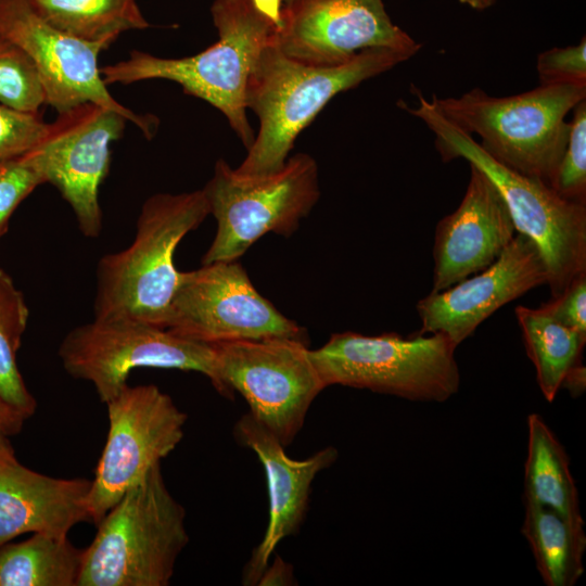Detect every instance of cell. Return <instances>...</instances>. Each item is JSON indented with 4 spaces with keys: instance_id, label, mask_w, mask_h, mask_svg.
Wrapping results in <instances>:
<instances>
[{
    "instance_id": "d4e9b609",
    "label": "cell",
    "mask_w": 586,
    "mask_h": 586,
    "mask_svg": "<svg viewBox=\"0 0 586 586\" xmlns=\"http://www.w3.org/2000/svg\"><path fill=\"white\" fill-rule=\"evenodd\" d=\"M28 316L23 293L0 267V394L27 419L36 411L37 403L18 370L16 353Z\"/></svg>"
},
{
    "instance_id": "9c48e42d",
    "label": "cell",
    "mask_w": 586,
    "mask_h": 586,
    "mask_svg": "<svg viewBox=\"0 0 586 586\" xmlns=\"http://www.w3.org/2000/svg\"><path fill=\"white\" fill-rule=\"evenodd\" d=\"M213 386L222 395L239 392L250 413L285 447L304 425L314 399L326 388L308 343L291 337L213 344Z\"/></svg>"
},
{
    "instance_id": "ffe728a7",
    "label": "cell",
    "mask_w": 586,
    "mask_h": 586,
    "mask_svg": "<svg viewBox=\"0 0 586 586\" xmlns=\"http://www.w3.org/2000/svg\"><path fill=\"white\" fill-rule=\"evenodd\" d=\"M524 502L550 508L584 523L570 458L538 413L527 416V453L524 466Z\"/></svg>"
},
{
    "instance_id": "8992f818",
    "label": "cell",
    "mask_w": 586,
    "mask_h": 586,
    "mask_svg": "<svg viewBox=\"0 0 586 586\" xmlns=\"http://www.w3.org/2000/svg\"><path fill=\"white\" fill-rule=\"evenodd\" d=\"M583 100L586 86L539 85L508 97L473 88L459 97L433 94L430 102L453 125L479 136L496 161L549 184L566 145L565 117Z\"/></svg>"
},
{
    "instance_id": "6da1fadb",
    "label": "cell",
    "mask_w": 586,
    "mask_h": 586,
    "mask_svg": "<svg viewBox=\"0 0 586 586\" xmlns=\"http://www.w3.org/2000/svg\"><path fill=\"white\" fill-rule=\"evenodd\" d=\"M273 37L260 51L246 85V109L258 117L259 130L234 168L242 177H263L281 169L297 136L334 95L410 59L392 49L374 48L342 64L315 65L284 54Z\"/></svg>"
},
{
    "instance_id": "7402d4cb",
    "label": "cell",
    "mask_w": 586,
    "mask_h": 586,
    "mask_svg": "<svg viewBox=\"0 0 586 586\" xmlns=\"http://www.w3.org/2000/svg\"><path fill=\"white\" fill-rule=\"evenodd\" d=\"M82 550L67 536L34 533L0 546V586H77Z\"/></svg>"
},
{
    "instance_id": "d6a6232c",
    "label": "cell",
    "mask_w": 586,
    "mask_h": 586,
    "mask_svg": "<svg viewBox=\"0 0 586 586\" xmlns=\"http://www.w3.org/2000/svg\"><path fill=\"white\" fill-rule=\"evenodd\" d=\"M293 566L284 562L279 556L271 565H267L260 575L259 585H292L294 583Z\"/></svg>"
},
{
    "instance_id": "2e32d148",
    "label": "cell",
    "mask_w": 586,
    "mask_h": 586,
    "mask_svg": "<svg viewBox=\"0 0 586 586\" xmlns=\"http://www.w3.org/2000/svg\"><path fill=\"white\" fill-rule=\"evenodd\" d=\"M547 278L536 244L517 233L491 266L418 301V333H442L458 347L500 307L547 284Z\"/></svg>"
},
{
    "instance_id": "d6986e66",
    "label": "cell",
    "mask_w": 586,
    "mask_h": 586,
    "mask_svg": "<svg viewBox=\"0 0 586 586\" xmlns=\"http://www.w3.org/2000/svg\"><path fill=\"white\" fill-rule=\"evenodd\" d=\"M91 480L62 479L36 472L15 453L0 454V546L26 533L67 536L90 521Z\"/></svg>"
},
{
    "instance_id": "8d00e7d4",
    "label": "cell",
    "mask_w": 586,
    "mask_h": 586,
    "mask_svg": "<svg viewBox=\"0 0 586 586\" xmlns=\"http://www.w3.org/2000/svg\"><path fill=\"white\" fill-rule=\"evenodd\" d=\"M294 0H283V7L290 4L291 2H293Z\"/></svg>"
},
{
    "instance_id": "f546056e",
    "label": "cell",
    "mask_w": 586,
    "mask_h": 586,
    "mask_svg": "<svg viewBox=\"0 0 586 586\" xmlns=\"http://www.w3.org/2000/svg\"><path fill=\"white\" fill-rule=\"evenodd\" d=\"M46 126L40 113L22 112L0 103V162L30 150Z\"/></svg>"
},
{
    "instance_id": "1f68e13d",
    "label": "cell",
    "mask_w": 586,
    "mask_h": 586,
    "mask_svg": "<svg viewBox=\"0 0 586 586\" xmlns=\"http://www.w3.org/2000/svg\"><path fill=\"white\" fill-rule=\"evenodd\" d=\"M27 418L0 394V454L14 451L10 438L18 434Z\"/></svg>"
},
{
    "instance_id": "f1b7e54d",
    "label": "cell",
    "mask_w": 586,
    "mask_h": 586,
    "mask_svg": "<svg viewBox=\"0 0 586 586\" xmlns=\"http://www.w3.org/2000/svg\"><path fill=\"white\" fill-rule=\"evenodd\" d=\"M539 85L586 86V39L577 44L553 47L540 52L536 59Z\"/></svg>"
},
{
    "instance_id": "30bf717a",
    "label": "cell",
    "mask_w": 586,
    "mask_h": 586,
    "mask_svg": "<svg viewBox=\"0 0 586 586\" xmlns=\"http://www.w3.org/2000/svg\"><path fill=\"white\" fill-rule=\"evenodd\" d=\"M65 371L90 382L102 403L116 396L133 369L195 371L215 379V348L166 328L131 321L100 320L72 329L59 347Z\"/></svg>"
},
{
    "instance_id": "e0dca14e",
    "label": "cell",
    "mask_w": 586,
    "mask_h": 586,
    "mask_svg": "<svg viewBox=\"0 0 586 586\" xmlns=\"http://www.w3.org/2000/svg\"><path fill=\"white\" fill-rule=\"evenodd\" d=\"M515 232L499 191L484 173L470 165L460 204L435 228L431 292L443 291L491 266Z\"/></svg>"
},
{
    "instance_id": "ac0fdd59",
    "label": "cell",
    "mask_w": 586,
    "mask_h": 586,
    "mask_svg": "<svg viewBox=\"0 0 586 586\" xmlns=\"http://www.w3.org/2000/svg\"><path fill=\"white\" fill-rule=\"evenodd\" d=\"M235 440L259 458L266 474L269 519L265 535L243 573L244 584H257L278 544L295 534L304 522L316 475L337 459L335 447L328 446L304 460L291 459L282 443L250 412L233 428Z\"/></svg>"
},
{
    "instance_id": "7c38bea8",
    "label": "cell",
    "mask_w": 586,
    "mask_h": 586,
    "mask_svg": "<svg viewBox=\"0 0 586 586\" xmlns=\"http://www.w3.org/2000/svg\"><path fill=\"white\" fill-rule=\"evenodd\" d=\"M109 431L88 495L90 522L106 512L181 442L188 416L156 385H126L105 403Z\"/></svg>"
},
{
    "instance_id": "d590c367",
    "label": "cell",
    "mask_w": 586,
    "mask_h": 586,
    "mask_svg": "<svg viewBox=\"0 0 586 586\" xmlns=\"http://www.w3.org/2000/svg\"><path fill=\"white\" fill-rule=\"evenodd\" d=\"M460 3L466 4L474 10H485L492 7L496 0H458Z\"/></svg>"
},
{
    "instance_id": "7a4b0ae2",
    "label": "cell",
    "mask_w": 586,
    "mask_h": 586,
    "mask_svg": "<svg viewBox=\"0 0 586 586\" xmlns=\"http://www.w3.org/2000/svg\"><path fill=\"white\" fill-rule=\"evenodd\" d=\"M211 214L203 189L157 193L140 211L132 242L102 256L97 267L94 319L140 321L166 328L181 271L175 251Z\"/></svg>"
},
{
    "instance_id": "44dd1931",
    "label": "cell",
    "mask_w": 586,
    "mask_h": 586,
    "mask_svg": "<svg viewBox=\"0 0 586 586\" xmlns=\"http://www.w3.org/2000/svg\"><path fill=\"white\" fill-rule=\"evenodd\" d=\"M521 533L547 586H574L584 573V523L536 504L524 502Z\"/></svg>"
},
{
    "instance_id": "9a60e30c",
    "label": "cell",
    "mask_w": 586,
    "mask_h": 586,
    "mask_svg": "<svg viewBox=\"0 0 586 586\" xmlns=\"http://www.w3.org/2000/svg\"><path fill=\"white\" fill-rule=\"evenodd\" d=\"M273 39L288 56L315 65L342 64L374 48L409 58L421 49L393 23L383 0H294L283 7Z\"/></svg>"
},
{
    "instance_id": "4316f807",
    "label": "cell",
    "mask_w": 586,
    "mask_h": 586,
    "mask_svg": "<svg viewBox=\"0 0 586 586\" xmlns=\"http://www.w3.org/2000/svg\"><path fill=\"white\" fill-rule=\"evenodd\" d=\"M572 112L566 145L549 186L565 200L586 205V100Z\"/></svg>"
},
{
    "instance_id": "4dcf8cb0",
    "label": "cell",
    "mask_w": 586,
    "mask_h": 586,
    "mask_svg": "<svg viewBox=\"0 0 586 586\" xmlns=\"http://www.w3.org/2000/svg\"><path fill=\"white\" fill-rule=\"evenodd\" d=\"M542 305L556 320L586 336V272Z\"/></svg>"
},
{
    "instance_id": "836d02e7",
    "label": "cell",
    "mask_w": 586,
    "mask_h": 586,
    "mask_svg": "<svg viewBox=\"0 0 586 586\" xmlns=\"http://www.w3.org/2000/svg\"><path fill=\"white\" fill-rule=\"evenodd\" d=\"M586 387V369L579 362L572 367L561 383V388H565L572 397H578L585 392Z\"/></svg>"
},
{
    "instance_id": "8fae6325",
    "label": "cell",
    "mask_w": 586,
    "mask_h": 586,
    "mask_svg": "<svg viewBox=\"0 0 586 586\" xmlns=\"http://www.w3.org/2000/svg\"><path fill=\"white\" fill-rule=\"evenodd\" d=\"M166 329L206 344L268 337L308 343L306 330L265 298L237 260L181 271Z\"/></svg>"
},
{
    "instance_id": "ba28073f",
    "label": "cell",
    "mask_w": 586,
    "mask_h": 586,
    "mask_svg": "<svg viewBox=\"0 0 586 586\" xmlns=\"http://www.w3.org/2000/svg\"><path fill=\"white\" fill-rule=\"evenodd\" d=\"M216 234L202 264L238 260L268 233L292 235L320 198L319 170L314 157L297 153L276 173L242 177L225 160L203 188Z\"/></svg>"
},
{
    "instance_id": "83f0119b",
    "label": "cell",
    "mask_w": 586,
    "mask_h": 586,
    "mask_svg": "<svg viewBox=\"0 0 586 586\" xmlns=\"http://www.w3.org/2000/svg\"><path fill=\"white\" fill-rule=\"evenodd\" d=\"M42 183L41 175L22 155L0 162V240L16 207Z\"/></svg>"
},
{
    "instance_id": "e575fe53",
    "label": "cell",
    "mask_w": 586,
    "mask_h": 586,
    "mask_svg": "<svg viewBox=\"0 0 586 586\" xmlns=\"http://www.w3.org/2000/svg\"><path fill=\"white\" fill-rule=\"evenodd\" d=\"M254 9L269 21L277 30L282 24L283 0H251Z\"/></svg>"
},
{
    "instance_id": "603a6c76",
    "label": "cell",
    "mask_w": 586,
    "mask_h": 586,
    "mask_svg": "<svg viewBox=\"0 0 586 586\" xmlns=\"http://www.w3.org/2000/svg\"><path fill=\"white\" fill-rule=\"evenodd\" d=\"M514 314L537 384L545 399L551 403L568 371L582 362L586 336L556 320L543 305L538 308L519 305Z\"/></svg>"
},
{
    "instance_id": "484cf974",
    "label": "cell",
    "mask_w": 586,
    "mask_h": 586,
    "mask_svg": "<svg viewBox=\"0 0 586 586\" xmlns=\"http://www.w3.org/2000/svg\"><path fill=\"white\" fill-rule=\"evenodd\" d=\"M0 103L17 111L39 113L46 94L30 58L0 36Z\"/></svg>"
},
{
    "instance_id": "277c9868",
    "label": "cell",
    "mask_w": 586,
    "mask_h": 586,
    "mask_svg": "<svg viewBox=\"0 0 586 586\" xmlns=\"http://www.w3.org/2000/svg\"><path fill=\"white\" fill-rule=\"evenodd\" d=\"M434 135L444 162L463 158L484 173L502 196L518 233L538 247L551 296L586 272V205L560 196L547 182L520 174L486 153L418 92V105L406 106Z\"/></svg>"
},
{
    "instance_id": "3957f363",
    "label": "cell",
    "mask_w": 586,
    "mask_h": 586,
    "mask_svg": "<svg viewBox=\"0 0 586 586\" xmlns=\"http://www.w3.org/2000/svg\"><path fill=\"white\" fill-rule=\"evenodd\" d=\"M211 12L219 38L202 52L167 59L132 50L127 60L100 67V73L106 86L148 79L179 84L184 93L219 110L249 149L255 136L246 116V85L260 51L277 28L254 9L251 0H215Z\"/></svg>"
},
{
    "instance_id": "4fadbf2b",
    "label": "cell",
    "mask_w": 586,
    "mask_h": 586,
    "mask_svg": "<svg viewBox=\"0 0 586 586\" xmlns=\"http://www.w3.org/2000/svg\"><path fill=\"white\" fill-rule=\"evenodd\" d=\"M127 119L102 105L85 102L58 113L37 143L22 156L53 184L74 212L80 232L102 231L100 187L109 174L111 144Z\"/></svg>"
},
{
    "instance_id": "5bb4252c",
    "label": "cell",
    "mask_w": 586,
    "mask_h": 586,
    "mask_svg": "<svg viewBox=\"0 0 586 586\" xmlns=\"http://www.w3.org/2000/svg\"><path fill=\"white\" fill-rule=\"evenodd\" d=\"M0 36L20 47L34 62L46 104L58 113L92 102L122 114L144 137H153L154 117L120 104L102 79L98 56L107 44L86 42L61 31L37 12L33 0H0Z\"/></svg>"
},
{
    "instance_id": "cb8c5ba5",
    "label": "cell",
    "mask_w": 586,
    "mask_h": 586,
    "mask_svg": "<svg viewBox=\"0 0 586 586\" xmlns=\"http://www.w3.org/2000/svg\"><path fill=\"white\" fill-rule=\"evenodd\" d=\"M33 4L61 31L109 47L122 33L150 26L136 0H33Z\"/></svg>"
},
{
    "instance_id": "52a82bcc",
    "label": "cell",
    "mask_w": 586,
    "mask_h": 586,
    "mask_svg": "<svg viewBox=\"0 0 586 586\" xmlns=\"http://www.w3.org/2000/svg\"><path fill=\"white\" fill-rule=\"evenodd\" d=\"M457 346L442 333H334L310 357L323 384L443 403L460 386Z\"/></svg>"
},
{
    "instance_id": "5b68a950",
    "label": "cell",
    "mask_w": 586,
    "mask_h": 586,
    "mask_svg": "<svg viewBox=\"0 0 586 586\" xmlns=\"http://www.w3.org/2000/svg\"><path fill=\"white\" fill-rule=\"evenodd\" d=\"M184 519L161 463L154 466L97 524L77 586L168 585L189 542Z\"/></svg>"
}]
</instances>
